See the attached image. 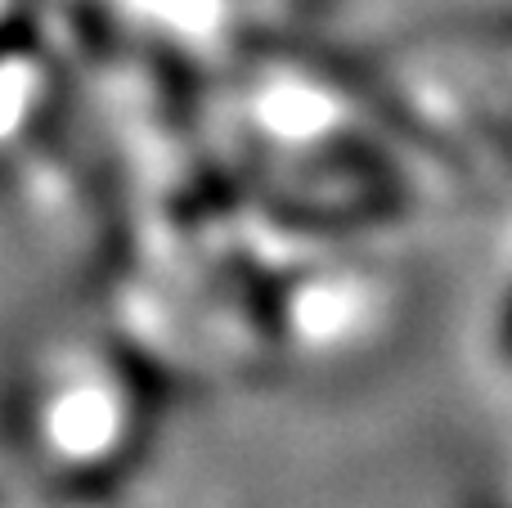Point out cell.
<instances>
[{"label": "cell", "mask_w": 512, "mask_h": 508, "mask_svg": "<svg viewBox=\"0 0 512 508\" xmlns=\"http://www.w3.org/2000/svg\"><path fill=\"white\" fill-rule=\"evenodd\" d=\"M18 423L36 455L72 477L113 473L149 428L131 374L86 342H59L36 356L18 396Z\"/></svg>", "instance_id": "cell-1"}, {"label": "cell", "mask_w": 512, "mask_h": 508, "mask_svg": "<svg viewBox=\"0 0 512 508\" xmlns=\"http://www.w3.org/2000/svg\"><path fill=\"white\" fill-rule=\"evenodd\" d=\"M54 95V63L23 32L0 36V149L32 140Z\"/></svg>", "instance_id": "cell-2"}, {"label": "cell", "mask_w": 512, "mask_h": 508, "mask_svg": "<svg viewBox=\"0 0 512 508\" xmlns=\"http://www.w3.org/2000/svg\"><path fill=\"white\" fill-rule=\"evenodd\" d=\"M360 297H369L351 275H319L310 284V311H292L283 329L306 347H342L360 329Z\"/></svg>", "instance_id": "cell-3"}, {"label": "cell", "mask_w": 512, "mask_h": 508, "mask_svg": "<svg viewBox=\"0 0 512 508\" xmlns=\"http://www.w3.org/2000/svg\"><path fill=\"white\" fill-rule=\"evenodd\" d=\"M14 18H18V0H0V36L14 32Z\"/></svg>", "instance_id": "cell-4"}]
</instances>
